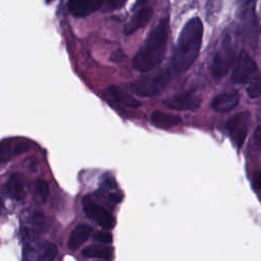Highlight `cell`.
Instances as JSON below:
<instances>
[{
	"instance_id": "obj_1",
	"label": "cell",
	"mask_w": 261,
	"mask_h": 261,
	"mask_svg": "<svg viewBox=\"0 0 261 261\" xmlns=\"http://www.w3.org/2000/svg\"><path fill=\"white\" fill-rule=\"evenodd\" d=\"M168 39V18H161L160 21L149 33L142 47L135 54L132 65L141 72L154 69L162 61Z\"/></svg>"
},
{
	"instance_id": "obj_2",
	"label": "cell",
	"mask_w": 261,
	"mask_h": 261,
	"mask_svg": "<svg viewBox=\"0 0 261 261\" xmlns=\"http://www.w3.org/2000/svg\"><path fill=\"white\" fill-rule=\"evenodd\" d=\"M203 38V23L199 17L191 18L182 28L172 56V67L176 71L189 69L197 59Z\"/></svg>"
},
{
	"instance_id": "obj_3",
	"label": "cell",
	"mask_w": 261,
	"mask_h": 261,
	"mask_svg": "<svg viewBox=\"0 0 261 261\" xmlns=\"http://www.w3.org/2000/svg\"><path fill=\"white\" fill-rule=\"evenodd\" d=\"M170 80V71L166 68L146 74L130 83L132 92L140 97H153L160 94Z\"/></svg>"
},
{
	"instance_id": "obj_4",
	"label": "cell",
	"mask_w": 261,
	"mask_h": 261,
	"mask_svg": "<svg viewBox=\"0 0 261 261\" xmlns=\"http://www.w3.org/2000/svg\"><path fill=\"white\" fill-rule=\"evenodd\" d=\"M237 60L236 56V51L233 49V46L231 45L230 41L228 38H226L219 49L217 50L216 54L214 55L213 61H212V66H211V71L212 75L215 79H221L223 77L228 70L234 65Z\"/></svg>"
},
{
	"instance_id": "obj_5",
	"label": "cell",
	"mask_w": 261,
	"mask_h": 261,
	"mask_svg": "<svg viewBox=\"0 0 261 261\" xmlns=\"http://www.w3.org/2000/svg\"><path fill=\"white\" fill-rule=\"evenodd\" d=\"M82 205L87 217L95 221L101 227L110 229L115 225V219L113 215L103 206L94 202L89 196H85L83 198Z\"/></svg>"
},
{
	"instance_id": "obj_6",
	"label": "cell",
	"mask_w": 261,
	"mask_h": 261,
	"mask_svg": "<svg viewBox=\"0 0 261 261\" xmlns=\"http://www.w3.org/2000/svg\"><path fill=\"white\" fill-rule=\"evenodd\" d=\"M250 115L249 112H240L233 116H231L227 122L226 127L231 138L233 144L240 149L247 137L248 127H249Z\"/></svg>"
},
{
	"instance_id": "obj_7",
	"label": "cell",
	"mask_w": 261,
	"mask_h": 261,
	"mask_svg": "<svg viewBox=\"0 0 261 261\" xmlns=\"http://www.w3.org/2000/svg\"><path fill=\"white\" fill-rule=\"evenodd\" d=\"M256 71V62L245 50H242L237 57L234 68L231 74V81L236 84L246 83Z\"/></svg>"
},
{
	"instance_id": "obj_8",
	"label": "cell",
	"mask_w": 261,
	"mask_h": 261,
	"mask_svg": "<svg viewBox=\"0 0 261 261\" xmlns=\"http://www.w3.org/2000/svg\"><path fill=\"white\" fill-rule=\"evenodd\" d=\"M201 103L200 96L195 91H186L177 93L164 101V104L175 110H194Z\"/></svg>"
},
{
	"instance_id": "obj_9",
	"label": "cell",
	"mask_w": 261,
	"mask_h": 261,
	"mask_svg": "<svg viewBox=\"0 0 261 261\" xmlns=\"http://www.w3.org/2000/svg\"><path fill=\"white\" fill-rule=\"evenodd\" d=\"M240 100V95L237 91L223 92L215 96L211 102V107L216 112H227L234 108Z\"/></svg>"
},
{
	"instance_id": "obj_10",
	"label": "cell",
	"mask_w": 261,
	"mask_h": 261,
	"mask_svg": "<svg viewBox=\"0 0 261 261\" xmlns=\"http://www.w3.org/2000/svg\"><path fill=\"white\" fill-rule=\"evenodd\" d=\"M102 2L103 0H68V9L73 15L82 17L96 11Z\"/></svg>"
},
{
	"instance_id": "obj_11",
	"label": "cell",
	"mask_w": 261,
	"mask_h": 261,
	"mask_svg": "<svg viewBox=\"0 0 261 261\" xmlns=\"http://www.w3.org/2000/svg\"><path fill=\"white\" fill-rule=\"evenodd\" d=\"M105 93L117 104L125 106V107H139L141 103L134 98L127 91L121 89L118 86L112 85L108 87Z\"/></svg>"
},
{
	"instance_id": "obj_12",
	"label": "cell",
	"mask_w": 261,
	"mask_h": 261,
	"mask_svg": "<svg viewBox=\"0 0 261 261\" xmlns=\"http://www.w3.org/2000/svg\"><path fill=\"white\" fill-rule=\"evenodd\" d=\"M92 232V227L88 224H79L70 232L67 247L71 251L77 250L90 237Z\"/></svg>"
},
{
	"instance_id": "obj_13",
	"label": "cell",
	"mask_w": 261,
	"mask_h": 261,
	"mask_svg": "<svg viewBox=\"0 0 261 261\" xmlns=\"http://www.w3.org/2000/svg\"><path fill=\"white\" fill-rule=\"evenodd\" d=\"M153 14V10L151 7H144L141 8L133 17L132 19L125 24L123 33L125 35H130L138 31L140 28L146 25L150 20Z\"/></svg>"
},
{
	"instance_id": "obj_14",
	"label": "cell",
	"mask_w": 261,
	"mask_h": 261,
	"mask_svg": "<svg viewBox=\"0 0 261 261\" xmlns=\"http://www.w3.org/2000/svg\"><path fill=\"white\" fill-rule=\"evenodd\" d=\"M181 121L180 117L174 114L162 112V111H153L151 114V122L154 126L162 129L171 128Z\"/></svg>"
},
{
	"instance_id": "obj_15",
	"label": "cell",
	"mask_w": 261,
	"mask_h": 261,
	"mask_svg": "<svg viewBox=\"0 0 261 261\" xmlns=\"http://www.w3.org/2000/svg\"><path fill=\"white\" fill-rule=\"evenodd\" d=\"M5 189H6V192L7 194L14 200H21L23 199V196H24V184H23V179H22V176L15 172V173H12L6 185H5Z\"/></svg>"
},
{
	"instance_id": "obj_16",
	"label": "cell",
	"mask_w": 261,
	"mask_h": 261,
	"mask_svg": "<svg viewBox=\"0 0 261 261\" xmlns=\"http://www.w3.org/2000/svg\"><path fill=\"white\" fill-rule=\"evenodd\" d=\"M113 249L109 246H89L86 247L82 255L87 258H98V259H109L112 255Z\"/></svg>"
},
{
	"instance_id": "obj_17",
	"label": "cell",
	"mask_w": 261,
	"mask_h": 261,
	"mask_svg": "<svg viewBox=\"0 0 261 261\" xmlns=\"http://www.w3.org/2000/svg\"><path fill=\"white\" fill-rule=\"evenodd\" d=\"M57 247L54 243L45 242L41 245L39 250L38 259L40 260H53L57 255Z\"/></svg>"
},
{
	"instance_id": "obj_18",
	"label": "cell",
	"mask_w": 261,
	"mask_h": 261,
	"mask_svg": "<svg viewBox=\"0 0 261 261\" xmlns=\"http://www.w3.org/2000/svg\"><path fill=\"white\" fill-rule=\"evenodd\" d=\"M35 196L40 202H46L49 196V186L46 180L42 178L37 179V181L35 182Z\"/></svg>"
},
{
	"instance_id": "obj_19",
	"label": "cell",
	"mask_w": 261,
	"mask_h": 261,
	"mask_svg": "<svg viewBox=\"0 0 261 261\" xmlns=\"http://www.w3.org/2000/svg\"><path fill=\"white\" fill-rule=\"evenodd\" d=\"M247 94L250 98L256 99L261 96V76L255 79L247 88Z\"/></svg>"
},
{
	"instance_id": "obj_20",
	"label": "cell",
	"mask_w": 261,
	"mask_h": 261,
	"mask_svg": "<svg viewBox=\"0 0 261 261\" xmlns=\"http://www.w3.org/2000/svg\"><path fill=\"white\" fill-rule=\"evenodd\" d=\"M13 155H15L14 147L11 149L7 143L0 145V165L7 162Z\"/></svg>"
},
{
	"instance_id": "obj_21",
	"label": "cell",
	"mask_w": 261,
	"mask_h": 261,
	"mask_svg": "<svg viewBox=\"0 0 261 261\" xmlns=\"http://www.w3.org/2000/svg\"><path fill=\"white\" fill-rule=\"evenodd\" d=\"M95 241L101 243V244H111L112 243V234L108 231H102L99 230L94 234Z\"/></svg>"
},
{
	"instance_id": "obj_22",
	"label": "cell",
	"mask_w": 261,
	"mask_h": 261,
	"mask_svg": "<svg viewBox=\"0 0 261 261\" xmlns=\"http://www.w3.org/2000/svg\"><path fill=\"white\" fill-rule=\"evenodd\" d=\"M126 58L125 54L121 51V50H115L113 51L111 54H110V57H109V60L114 62V63H120L122 62L124 59Z\"/></svg>"
},
{
	"instance_id": "obj_23",
	"label": "cell",
	"mask_w": 261,
	"mask_h": 261,
	"mask_svg": "<svg viewBox=\"0 0 261 261\" xmlns=\"http://www.w3.org/2000/svg\"><path fill=\"white\" fill-rule=\"evenodd\" d=\"M126 0H108V4L112 9H118L124 5Z\"/></svg>"
},
{
	"instance_id": "obj_24",
	"label": "cell",
	"mask_w": 261,
	"mask_h": 261,
	"mask_svg": "<svg viewBox=\"0 0 261 261\" xmlns=\"http://www.w3.org/2000/svg\"><path fill=\"white\" fill-rule=\"evenodd\" d=\"M254 142L258 147H261V125H259L254 132Z\"/></svg>"
},
{
	"instance_id": "obj_25",
	"label": "cell",
	"mask_w": 261,
	"mask_h": 261,
	"mask_svg": "<svg viewBox=\"0 0 261 261\" xmlns=\"http://www.w3.org/2000/svg\"><path fill=\"white\" fill-rule=\"evenodd\" d=\"M254 182H255L256 187H258L261 190V169L257 170L254 173Z\"/></svg>"
},
{
	"instance_id": "obj_26",
	"label": "cell",
	"mask_w": 261,
	"mask_h": 261,
	"mask_svg": "<svg viewBox=\"0 0 261 261\" xmlns=\"http://www.w3.org/2000/svg\"><path fill=\"white\" fill-rule=\"evenodd\" d=\"M3 207H4V203H3V200H2V198L0 197V213H1V211L3 210Z\"/></svg>"
},
{
	"instance_id": "obj_27",
	"label": "cell",
	"mask_w": 261,
	"mask_h": 261,
	"mask_svg": "<svg viewBox=\"0 0 261 261\" xmlns=\"http://www.w3.org/2000/svg\"><path fill=\"white\" fill-rule=\"evenodd\" d=\"M146 2V0H137V5L139 6V5H142V4H144Z\"/></svg>"
}]
</instances>
